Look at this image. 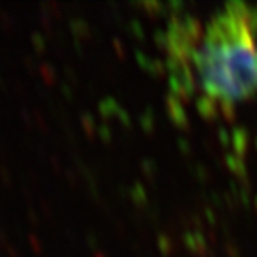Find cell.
Instances as JSON below:
<instances>
[{"label": "cell", "mask_w": 257, "mask_h": 257, "mask_svg": "<svg viewBox=\"0 0 257 257\" xmlns=\"http://www.w3.org/2000/svg\"><path fill=\"white\" fill-rule=\"evenodd\" d=\"M205 95L236 102L257 89V48L253 40L227 47H202L191 56Z\"/></svg>", "instance_id": "6da1fadb"}, {"label": "cell", "mask_w": 257, "mask_h": 257, "mask_svg": "<svg viewBox=\"0 0 257 257\" xmlns=\"http://www.w3.org/2000/svg\"><path fill=\"white\" fill-rule=\"evenodd\" d=\"M165 70L168 72V82L172 95L177 96L179 100L189 98L193 95V91H195V79H193L188 61L168 56V59L165 63Z\"/></svg>", "instance_id": "7a4b0ae2"}, {"label": "cell", "mask_w": 257, "mask_h": 257, "mask_svg": "<svg viewBox=\"0 0 257 257\" xmlns=\"http://www.w3.org/2000/svg\"><path fill=\"white\" fill-rule=\"evenodd\" d=\"M166 109H168V114L172 118V121L177 125V127H188V116H186V109H184V104L182 100H179L177 96L170 95L166 98Z\"/></svg>", "instance_id": "3957f363"}, {"label": "cell", "mask_w": 257, "mask_h": 257, "mask_svg": "<svg viewBox=\"0 0 257 257\" xmlns=\"http://www.w3.org/2000/svg\"><path fill=\"white\" fill-rule=\"evenodd\" d=\"M195 105H197V111L200 116H204L205 120H213V118H216L218 114V100H214L213 96L209 95H202L197 98V102H195Z\"/></svg>", "instance_id": "277c9868"}, {"label": "cell", "mask_w": 257, "mask_h": 257, "mask_svg": "<svg viewBox=\"0 0 257 257\" xmlns=\"http://www.w3.org/2000/svg\"><path fill=\"white\" fill-rule=\"evenodd\" d=\"M225 13L236 20L241 22H248L250 16V6H246L245 2H236V0H230L225 4Z\"/></svg>", "instance_id": "5b68a950"}, {"label": "cell", "mask_w": 257, "mask_h": 257, "mask_svg": "<svg viewBox=\"0 0 257 257\" xmlns=\"http://www.w3.org/2000/svg\"><path fill=\"white\" fill-rule=\"evenodd\" d=\"M246 147H248V133H246V128L243 127H236L232 131V149L234 154L239 157L245 156L246 152Z\"/></svg>", "instance_id": "8992f818"}, {"label": "cell", "mask_w": 257, "mask_h": 257, "mask_svg": "<svg viewBox=\"0 0 257 257\" xmlns=\"http://www.w3.org/2000/svg\"><path fill=\"white\" fill-rule=\"evenodd\" d=\"M184 241H186V246H188L191 252L202 253L205 250V239L200 230H189V232H186Z\"/></svg>", "instance_id": "52a82bcc"}, {"label": "cell", "mask_w": 257, "mask_h": 257, "mask_svg": "<svg viewBox=\"0 0 257 257\" xmlns=\"http://www.w3.org/2000/svg\"><path fill=\"white\" fill-rule=\"evenodd\" d=\"M225 161H227V166H229L230 172H234L241 179H246V166L243 157L236 156V154H229V156L225 157Z\"/></svg>", "instance_id": "ba28073f"}, {"label": "cell", "mask_w": 257, "mask_h": 257, "mask_svg": "<svg viewBox=\"0 0 257 257\" xmlns=\"http://www.w3.org/2000/svg\"><path fill=\"white\" fill-rule=\"evenodd\" d=\"M218 105H220L221 112H223V116L227 118V120H234V104L232 102H218Z\"/></svg>", "instance_id": "9c48e42d"}, {"label": "cell", "mask_w": 257, "mask_h": 257, "mask_svg": "<svg viewBox=\"0 0 257 257\" xmlns=\"http://www.w3.org/2000/svg\"><path fill=\"white\" fill-rule=\"evenodd\" d=\"M218 138H220V143L223 145V147L232 145V133H229V128L221 127L220 131H218Z\"/></svg>", "instance_id": "30bf717a"}, {"label": "cell", "mask_w": 257, "mask_h": 257, "mask_svg": "<svg viewBox=\"0 0 257 257\" xmlns=\"http://www.w3.org/2000/svg\"><path fill=\"white\" fill-rule=\"evenodd\" d=\"M255 149H257V140H255Z\"/></svg>", "instance_id": "8fae6325"}, {"label": "cell", "mask_w": 257, "mask_h": 257, "mask_svg": "<svg viewBox=\"0 0 257 257\" xmlns=\"http://www.w3.org/2000/svg\"><path fill=\"white\" fill-rule=\"evenodd\" d=\"M255 207H257V198H255Z\"/></svg>", "instance_id": "7c38bea8"}]
</instances>
